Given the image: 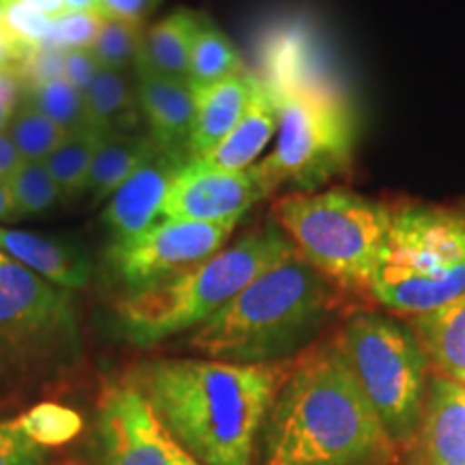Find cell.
I'll list each match as a JSON object with an SVG mask.
<instances>
[{
    "label": "cell",
    "instance_id": "obj_1",
    "mask_svg": "<svg viewBox=\"0 0 465 465\" xmlns=\"http://www.w3.org/2000/svg\"><path fill=\"white\" fill-rule=\"evenodd\" d=\"M293 362L155 360L130 380L194 461L252 465L257 438Z\"/></svg>",
    "mask_w": 465,
    "mask_h": 465
},
{
    "label": "cell",
    "instance_id": "obj_2",
    "mask_svg": "<svg viewBox=\"0 0 465 465\" xmlns=\"http://www.w3.org/2000/svg\"><path fill=\"white\" fill-rule=\"evenodd\" d=\"M263 429V465H391L397 449L339 336L295 358Z\"/></svg>",
    "mask_w": 465,
    "mask_h": 465
},
{
    "label": "cell",
    "instance_id": "obj_3",
    "mask_svg": "<svg viewBox=\"0 0 465 465\" xmlns=\"http://www.w3.org/2000/svg\"><path fill=\"white\" fill-rule=\"evenodd\" d=\"M342 295L334 282L293 252L196 328L188 347L207 360L232 364L295 360L315 345L339 311Z\"/></svg>",
    "mask_w": 465,
    "mask_h": 465
},
{
    "label": "cell",
    "instance_id": "obj_4",
    "mask_svg": "<svg viewBox=\"0 0 465 465\" xmlns=\"http://www.w3.org/2000/svg\"><path fill=\"white\" fill-rule=\"evenodd\" d=\"M295 250L274 220L248 231L231 246L153 287L132 291L119 302L121 330L134 345L149 347L194 332L242 293L254 278Z\"/></svg>",
    "mask_w": 465,
    "mask_h": 465
},
{
    "label": "cell",
    "instance_id": "obj_5",
    "mask_svg": "<svg viewBox=\"0 0 465 465\" xmlns=\"http://www.w3.org/2000/svg\"><path fill=\"white\" fill-rule=\"evenodd\" d=\"M465 291V213L427 203H392L391 229L369 298L401 319L449 304Z\"/></svg>",
    "mask_w": 465,
    "mask_h": 465
},
{
    "label": "cell",
    "instance_id": "obj_6",
    "mask_svg": "<svg viewBox=\"0 0 465 465\" xmlns=\"http://www.w3.org/2000/svg\"><path fill=\"white\" fill-rule=\"evenodd\" d=\"M392 203L347 188L291 192L274 205V223L295 252L342 293L369 295L391 229Z\"/></svg>",
    "mask_w": 465,
    "mask_h": 465
},
{
    "label": "cell",
    "instance_id": "obj_7",
    "mask_svg": "<svg viewBox=\"0 0 465 465\" xmlns=\"http://www.w3.org/2000/svg\"><path fill=\"white\" fill-rule=\"evenodd\" d=\"M339 341L392 444L411 441L422 420L431 369L411 325L391 312L360 311L347 317Z\"/></svg>",
    "mask_w": 465,
    "mask_h": 465
},
{
    "label": "cell",
    "instance_id": "obj_8",
    "mask_svg": "<svg viewBox=\"0 0 465 465\" xmlns=\"http://www.w3.org/2000/svg\"><path fill=\"white\" fill-rule=\"evenodd\" d=\"M278 132L270 155L254 164L272 196L281 188L319 192L351 166L356 121L342 97L317 86H276Z\"/></svg>",
    "mask_w": 465,
    "mask_h": 465
},
{
    "label": "cell",
    "instance_id": "obj_9",
    "mask_svg": "<svg viewBox=\"0 0 465 465\" xmlns=\"http://www.w3.org/2000/svg\"><path fill=\"white\" fill-rule=\"evenodd\" d=\"M78 342L72 298L0 252V373L63 362Z\"/></svg>",
    "mask_w": 465,
    "mask_h": 465
},
{
    "label": "cell",
    "instance_id": "obj_10",
    "mask_svg": "<svg viewBox=\"0 0 465 465\" xmlns=\"http://www.w3.org/2000/svg\"><path fill=\"white\" fill-rule=\"evenodd\" d=\"M235 224H203L160 220L134 240L113 243L108 259L116 276L132 291L174 278L220 252Z\"/></svg>",
    "mask_w": 465,
    "mask_h": 465
},
{
    "label": "cell",
    "instance_id": "obj_11",
    "mask_svg": "<svg viewBox=\"0 0 465 465\" xmlns=\"http://www.w3.org/2000/svg\"><path fill=\"white\" fill-rule=\"evenodd\" d=\"M100 429L106 465H177L179 444L132 380L104 391Z\"/></svg>",
    "mask_w": 465,
    "mask_h": 465
},
{
    "label": "cell",
    "instance_id": "obj_12",
    "mask_svg": "<svg viewBox=\"0 0 465 465\" xmlns=\"http://www.w3.org/2000/svg\"><path fill=\"white\" fill-rule=\"evenodd\" d=\"M270 199L254 166L246 171H216L190 162L177 174L162 209V220L203 224H235Z\"/></svg>",
    "mask_w": 465,
    "mask_h": 465
},
{
    "label": "cell",
    "instance_id": "obj_13",
    "mask_svg": "<svg viewBox=\"0 0 465 465\" xmlns=\"http://www.w3.org/2000/svg\"><path fill=\"white\" fill-rule=\"evenodd\" d=\"M188 164L190 155L164 147H158L149 160L143 162L141 168L110 196L102 213L113 243L134 240L160 223L168 190Z\"/></svg>",
    "mask_w": 465,
    "mask_h": 465
},
{
    "label": "cell",
    "instance_id": "obj_14",
    "mask_svg": "<svg viewBox=\"0 0 465 465\" xmlns=\"http://www.w3.org/2000/svg\"><path fill=\"white\" fill-rule=\"evenodd\" d=\"M136 75V97L149 136L160 147L190 155V138L196 119V91L188 80L155 74Z\"/></svg>",
    "mask_w": 465,
    "mask_h": 465
},
{
    "label": "cell",
    "instance_id": "obj_15",
    "mask_svg": "<svg viewBox=\"0 0 465 465\" xmlns=\"http://www.w3.org/2000/svg\"><path fill=\"white\" fill-rule=\"evenodd\" d=\"M418 438L422 465H465V386L429 380Z\"/></svg>",
    "mask_w": 465,
    "mask_h": 465
},
{
    "label": "cell",
    "instance_id": "obj_16",
    "mask_svg": "<svg viewBox=\"0 0 465 465\" xmlns=\"http://www.w3.org/2000/svg\"><path fill=\"white\" fill-rule=\"evenodd\" d=\"M278 95L274 84L261 80L246 113L237 121L226 138L207 155L192 160L216 171H246L259 162L267 144L278 132Z\"/></svg>",
    "mask_w": 465,
    "mask_h": 465
},
{
    "label": "cell",
    "instance_id": "obj_17",
    "mask_svg": "<svg viewBox=\"0 0 465 465\" xmlns=\"http://www.w3.org/2000/svg\"><path fill=\"white\" fill-rule=\"evenodd\" d=\"M259 83L261 78L243 69L223 83L196 91V119L190 138V162L207 155L224 141L226 134L246 113Z\"/></svg>",
    "mask_w": 465,
    "mask_h": 465
},
{
    "label": "cell",
    "instance_id": "obj_18",
    "mask_svg": "<svg viewBox=\"0 0 465 465\" xmlns=\"http://www.w3.org/2000/svg\"><path fill=\"white\" fill-rule=\"evenodd\" d=\"M0 252L65 291L84 287L91 278V265L80 250L37 232L0 229Z\"/></svg>",
    "mask_w": 465,
    "mask_h": 465
},
{
    "label": "cell",
    "instance_id": "obj_19",
    "mask_svg": "<svg viewBox=\"0 0 465 465\" xmlns=\"http://www.w3.org/2000/svg\"><path fill=\"white\" fill-rule=\"evenodd\" d=\"M435 375L465 386V291L449 304L410 319Z\"/></svg>",
    "mask_w": 465,
    "mask_h": 465
},
{
    "label": "cell",
    "instance_id": "obj_20",
    "mask_svg": "<svg viewBox=\"0 0 465 465\" xmlns=\"http://www.w3.org/2000/svg\"><path fill=\"white\" fill-rule=\"evenodd\" d=\"M199 14L190 9H177L164 20L155 22L144 31L141 56L134 74H155L166 78L188 80L192 44L201 26Z\"/></svg>",
    "mask_w": 465,
    "mask_h": 465
},
{
    "label": "cell",
    "instance_id": "obj_21",
    "mask_svg": "<svg viewBox=\"0 0 465 465\" xmlns=\"http://www.w3.org/2000/svg\"><path fill=\"white\" fill-rule=\"evenodd\" d=\"M160 144L151 136L134 132L104 134L86 174L84 190L93 201H106L124 185Z\"/></svg>",
    "mask_w": 465,
    "mask_h": 465
},
{
    "label": "cell",
    "instance_id": "obj_22",
    "mask_svg": "<svg viewBox=\"0 0 465 465\" xmlns=\"http://www.w3.org/2000/svg\"><path fill=\"white\" fill-rule=\"evenodd\" d=\"M84 104L89 125L102 136L113 132H130L141 116L136 84H132L130 74L110 69H100L84 95Z\"/></svg>",
    "mask_w": 465,
    "mask_h": 465
},
{
    "label": "cell",
    "instance_id": "obj_23",
    "mask_svg": "<svg viewBox=\"0 0 465 465\" xmlns=\"http://www.w3.org/2000/svg\"><path fill=\"white\" fill-rule=\"evenodd\" d=\"M243 61L235 45L226 35L213 26L212 22L201 17V26L192 44L188 83L199 91L205 86L218 84L231 75L243 72Z\"/></svg>",
    "mask_w": 465,
    "mask_h": 465
},
{
    "label": "cell",
    "instance_id": "obj_24",
    "mask_svg": "<svg viewBox=\"0 0 465 465\" xmlns=\"http://www.w3.org/2000/svg\"><path fill=\"white\" fill-rule=\"evenodd\" d=\"M102 134L93 127L67 134L61 144L52 151L45 166L61 190V196L83 194L86 174L95 158V151L100 147Z\"/></svg>",
    "mask_w": 465,
    "mask_h": 465
},
{
    "label": "cell",
    "instance_id": "obj_25",
    "mask_svg": "<svg viewBox=\"0 0 465 465\" xmlns=\"http://www.w3.org/2000/svg\"><path fill=\"white\" fill-rule=\"evenodd\" d=\"M22 95L33 106L42 110L50 121H54L65 134H74L91 127L89 116H86L84 97L65 78L26 84L22 89Z\"/></svg>",
    "mask_w": 465,
    "mask_h": 465
},
{
    "label": "cell",
    "instance_id": "obj_26",
    "mask_svg": "<svg viewBox=\"0 0 465 465\" xmlns=\"http://www.w3.org/2000/svg\"><path fill=\"white\" fill-rule=\"evenodd\" d=\"M7 134L11 141L15 143L22 158L28 162H45L50 158L52 151L67 136L54 121H50L42 110L33 106L25 95L17 104Z\"/></svg>",
    "mask_w": 465,
    "mask_h": 465
},
{
    "label": "cell",
    "instance_id": "obj_27",
    "mask_svg": "<svg viewBox=\"0 0 465 465\" xmlns=\"http://www.w3.org/2000/svg\"><path fill=\"white\" fill-rule=\"evenodd\" d=\"M11 424L37 446H63L83 431V418L78 411L56 403L35 405Z\"/></svg>",
    "mask_w": 465,
    "mask_h": 465
},
{
    "label": "cell",
    "instance_id": "obj_28",
    "mask_svg": "<svg viewBox=\"0 0 465 465\" xmlns=\"http://www.w3.org/2000/svg\"><path fill=\"white\" fill-rule=\"evenodd\" d=\"M143 37V25H134V22L124 20H104L91 52L102 69H110V72L119 74H134L138 56H141Z\"/></svg>",
    "mask_w": 465,
    "mask_h": 465
},
{
    "label": "cell",
    "instance_id": "obj_29",
    "mask_svg": "<svg viewBox=\"0 0 465 465\" xmlns=\"http://www.w3.org/2000/svg\"><path fill=\"white\" fill-rule=\"evenodd\" d=\"M7 183L11 196H14L17 218L28 216V213H42L54 205L61 196V190H58L45 162L26 160Z\"/></svg>",
    "mask_w": 465,
    "mask_h": 465
},
{
    "label": "cell",
    "instance_id": "obj_30",
    "mask_svg": "<svg viewBox=\"0 0 465 465\" xmlns=\"http://www.w3.org/2000/svg\"><path fill=\"white\" fill-rule=\"evenodd\" d=\"M52 25H54L52 17L44 15L42 11L22 3V0H9L7 7H5L3 31L7 33L28 56L48 42Z\"/></svg>",
    "mask_w": 465,
    "mask_h": 465
},
{
    "label": "cell",
    "instance_id": "obj_31",
    "mask_svg": "<svg viewBox=\"0 0 465 465\" xmlns=\"http://www.w3.org/2000/svg\"><path fill=\"white\" fill-rule=\"evenodd\" d=\"M102 25L104 17L95 14H74V11H67L65 15L54 20L45 45L63 52L91 50L97 35H100Z\"/></svg>",
    "mask_w": 465,
    "mask_h": 465
},
{
    "label": "cell",
    "instance_id": "obj_32",
    "mask_svg": "<svg viewBox=\"0 0 465 465\" xmlns=\"http://www.w3.org/2000/svg\"><path fill=\"white\" fill-rule=\"evenodd\" d=\"M42 446L20 433L11 422L0 424V465H42Z\"/></svg>",
    "mask_w": 465,
    "mask_h": 465
},
{
    "label": "cell",
    "instance_id": "obj_33",
    "mask_svg": "<svg viewBox=\"0 0 465 465\" xmlns=\"http://www.w3.org/2000/svg\"><path fill=\"white\" fill-rule=\"evenodd\" d=\"M100 63L93 56L91 50H72L65 52V80L74 86L80 95H86L93 80L100 74Z\"/></svg>",
    "mask_w": 465,
    "mask_h": 465
},
{
    "label": "cell",
    "instance_id": "obj_34",
    "mask_svg": "<svg viewBox=\"0 0 465 465\" xmlns=\"http://www.w3.org/2000/svg\"><path fill=\"white\" fill-rule=\"evenodd\" d=\"M104 20H124L143 25L144 17H149L158 9L162 0H100Z\"/></svg>",
    "mask_w": 465,
    "mask_h": 465
},
{
    "label": "cell",
    "instance_id": "obj_35",
    "mask_svg": "<svg viewBox=\"0 0 465 465\" xmlns=\"http://www.w3.org/2000/svg\"><path fill=\"white\" fill-rule=\"evenodd\" d=\"M22 89L25 84L20 72H0V132H7L17 104L22 100Z\"/></svg>",
    "mask_w": 465,
    "mask_h": 465
},
{
    "label": "cell",
    "instance_id": "obj_36",
    "mask_svg": "<svg viewBox=\"0 0 465 465\" xmlns=\"http://www.w3.org/2000/svg\"><path fill=\"white\" fill-rule=\"evenodd\" d=\"M25 158L17 151L15 143L11 141V136L7 132H0V179L9 182L14 174L20 171V166L25 164Z\"/></svg>",
    "mask_w": 465,
    "mask_h": 465
},
{
    "label": "cell",
    "instance_id": "obj_37",
    "mask_svg": "<svg viewBox=\"0 0 465 465\" xmlns=\"http://www.w3.org/2000/svg\"><path fill=\"white\" fill-rule=\"evenodd\" d=\"M28 54L0 28V72H20Z\"/></svg>",
    "mask_w": 465,
    "mask_h": 465
},
{
    "label": "cell",
    "instance_id": "obj_38",
    "mask_svg": "<svg viewBox=\"0 0 465 465\" xmlns=\"http://www.w3.org/2000/svg\"><path fill=\"white\" fill-rule=\"evenodd\" d=\"M22 3L31 5V7H35L37 11H42L44 15L52 17V20H56V17L65 15L67 9L65 5H63V0H22Z\"/></svg>",
    "mask_w": 465,
    "mask_h": 465
},
{
    "label": "cell",
    "instance_id": "obj_39",
    "mask_svg": "<svg viewBox=\"0 0 465 465\" xmlns=\"http://www.w3.org/2000/svg\"><path fill=\"white\" fill-rule=\"evenodd\" d=\"M14 218H17L14 196H11L9 183L5 182V179H0V220H14Z\"/></svg>",
    "mask_w": 465,
    "mask_h": 465
},
{
    "label": "cell",
    "instance_id": "obj_40",
    "mask_svg": "<svg viewBox=\"0 0 465 465\" xmlns=\"http://www.w3.org/2000/svg\"><path fill=\"white\" fill-rule=\"evenodd\" d=\"M67 11H74V14H95L104 17L102 3L100 0H63Z\"/></svg>",
    "mask_w": 465,
    "mask_h": 465
},
{
    "label": "cell",
    "instance_id": "obj_41",
    "mask_svg": "<svg viewBox=\"0 0 465 465\" xmlns=\"http://www.w3.org/2000/svg\"><path fill=\"white\" fill-rule=\"evenodd\" d=\"M177 465H201V463L194 461V459H192L188 452H185L182 446H179V449H177Z\"/></svg>",
    "mask_w": 465,
    "mask_h": 465
},
{
    "label": "cell",
    "instance_id": "obj_42",
    "mask_svg": "<svg viewBox=\"0 0 465 465\" xmlns=\"http://www.w3.org/2000/svg\"><path fill=\"white\" fill-rule=\"evenodd\" d=\"M5 7H7V3H0V28H3V20H5Z\"/></svg>",
    "mask_w": 465,
    "mask_h": 465
},
{
    "label": "cell",
    "instance_id": "obj_43",
    "mask_svg": "<svg viewBox=\"0 0 465 465\" xmlns=\"http://www.w3.org/2000/svg\"><path fill=\"white\" fill-rule=\"evenodd\" d=\"M461 212H463V213H465V201H463V207H461Z\"/></svg>",
    "mask_w": 465,
    "mask_h": 465
},
{
    "label": "cell",
    "instance_id": "obj_44",
    "mask_svg": "<svg viewBox=\"0 0 465 465\" xmlns=\"http://www.w3.org/2000/svg\"><path fill=\"white\" fill-rule=\"evenodd\" d=\"M0 3H9V0H0Z\"/></svg>",
    "mask_w": 465,
    "mask_h": 465
}]
</instances>
